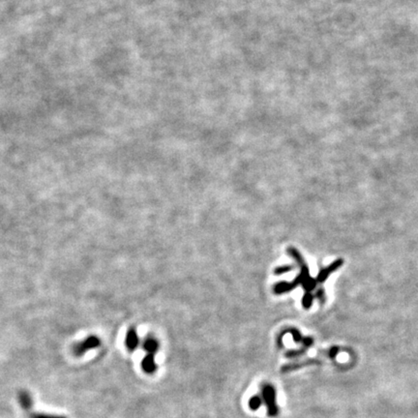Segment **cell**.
I'll return each instance as SVG.
<instances>
[{
  "label": "cell",
  "mask_w": 418,
  "mask_h": 418,
  "mask_svg": "<svg viewBox=\"0 0 418 418\" xmlns=\"http://www.w3.org/2000/svg\"><path fill=\"white\" fill-rule=\"evenodd\" d=\"M262 399L267 408V414L269 417H277L279 407L276 403V391L271 384H264L262 388Z\"/></svg>",
  "instance_id": "cell-1"
},
{
  "label": "cell",
  "mask_w": 418,
  "mask_h": 418,
  "mask_svg": "<svg viewBox=\"0 0 418 418\" xmlns=\"http://www.w3.org/2000/svg\"><path fill=\"white\" fill-rule=\"evenodd\" d=\"M101 342L98 337L89 336L87 339H84L82 342L77 343L73 347V352L76 356H82L87 353L88 351L94 350L100 346Z\"/></svg>",
  "instance_id": "cell-2"
},
{
  "label": "cell",
  "mask_w": 418,
  "mask_h": 418,
  "mask_svg": "<svg viewBox=\"0 0 418 418\" xmlns=\"http://www.w3.org/2000/svg\"><path fill=\"white\" fill-rule=\"evenodd\" d=\"M342 264H343V261L342 260H338V261H336V262H334L333 264H331L327 268H325V269H323L321 272H320V274H319V276L317 277V282L318 283H323V282H325V280L327 279V277L332 273V272H334L337 268H339L340 266H342Z\"/></svg>",
  "instance_id": "cell-3"
},
{
  "label": "cell",
  "mask_w": 418,
  "mask_h": 418,
  "mask_svg": "<svg viewBox=\"0 0 418 418\" xmlns=\"http://www.w3.org/2000/svg\"><path fill=\"white\" fill-rule=\"evenodd\" d=\"M126 347L130 352H134L139 345V338L135 329H130L126 336Z\"/></svg>",
  "instance_id": "cell-4"
},
{
  "label": "cell",
  "mask_w": 418,
  "mask_h": 418,
  "mask_svg": "<svg viewBox=\"0 0 418 418\" xmlns=\"http://www.w3.org/2000/svg\"><path fill=\"white\" fill-rule=\"evenodd\" d=\"M141 367L144 370L145 373L147 374H153L156 371L157 366H156V362L154 359V355L148 353L142 360L141 362Z\"/></svg>",
  "instance_id": "cell-5"
},
{
  "label": "cell",
  "mask_w": 418,
  "mask_h": 418,
  "mask_svg": "<svg viewBox=\"0 0 418 418\" xmlns=\"http://www.w3.org/2000/svg\"><path fill=\"white\" fill-rule=\"evenodd\" d=\"M287 332H289L292 335L293 340L296 343H301L304 346V348H308V347L312 346L313 343H314L312 338H308V337L304 338V337H302V335L300 334V332L298 330H296V329H289V330H287Z\"/></svg>",
  "instance_id": "cell-6"
},
{
  "label": "cell",
  "mask_w": 418,
  "mask_h": 418,
  "mask_svg": "<svg viewBox=\"0 0 418 418\" xmlns=\"http://www.w3.org/2000/svg\"><path fill=\"white\" fill-rule=\"evenodd\" d=\"M143 349L150 354H154L158 349H159V344L155 339L152 338H148L145 340L144 344H143Z\"/></svg>",
  "instance_id": "cell-7"
},
{
  "label": "cell",
  "mask_w": 418,
  "mask_h": 418,
  "mask_svg": "<svg viewBox=\"0 0 418 418\" xmlns=\"http://www.w3.org/2000/svg\"><path fill=\"white\" fill-rule=\"evenodd\" d=\"M317 362H318V361H316V360H312V359H310V360H306V361L301 362V363H296V364H287V365H286V366H284V367L282 368V371H292V370H296V369H299V368L304 367V366H308V365L316 364Z\"/></svg>",
  "instance_id": "cell-8"
},
{
  "label": "cell",
  "mask_w": 418,
  "mask_h": 418,
  "mask_svg": "<svg viewBox=\"0 0 418 418\" xmlns=\"http://www.w3.org/2000/svg\"><path fill=\"white\" fill-rule=\"evenodd\" d=\"M19 400H20V403H21L22 407L24 410H29L32 407V398H31V396H30L29 393H27L25 391L22 392L20 394Z\"/></svg>",
  "instance_id": "cell-9"
},
{
  "label": "cell",
  "mask_w": 418,
  "mask_h": 418,
  "mask_svg": "<svg viewBox=\"0 0 418 418\" xmlns=\"http://www.w3.org/2000/svg\"><path fill=\"white\" fill-rule=\"evenodd\" d=\"M263 405V399L260 396H253L249 401V407L253 411H257Z\"/></svg>",
  "instance_id": "cell-10"
},
{
  "label": "cell",
  "mask_w": 418,
  "mask_h": 418,
  "mask_svg": "<svg viewBox=\"0 0 418 418\" xmlns=\"http://www.w3.org/2000/svg\"><path fill=\"white\" fill-rule=\"evenodd\" d=\"M313 299H314V296L310 292H306L302 298V305L304 306V308L306 309L310 308L313 304Z\"/></svg>",
  "instance_id": "cell-11"
},
{
  "label": "cell",
  "mask_w": 418,
  "mask_h": 418,
  "mask_svg": "<svg viewBox=\"0 0 418 418\" xmlns=\"http://www.w3.org/2000/svg\"><path fill=\"white\" fill-rule=\"evenodd\" d=\"M30 418H67L65 417H61V416H56V415H49V414H33Z\"/></svg>",
  "instance_id": "cell-12"
},
{
  "label": "cell",
  "mask_w": 418,
  "mask_h": 418,
  "mask_svg": "<svg viewBox=\"0 0 418 418\" xmlns=\"http://www.w3.org/2000/svg\"><path fill=\"white\" fill-rule=\"evenodd\" d=\"M291 269H292V267H291V266H282V267H279V268H277V269L275 270V274H283V273H286V272L291 271Z\"/></svg>",
  "instance_id": "cell-13"
},
{
  "label": "cell",
  "mask_w": 418,
  "mask_h": 418,
  "mask_svg": "<svg viewBox=\"0 0 418 418\" xmlns=\"http://www.w3.org/2000/svg\"><path fill=\"white\" fill-rule=\"evenodd\" d=\"M305 352V349L304 350H299V351H292V352H287L286 353V355L288 356V357H296V356H299L300 354H302V353H304Z\"/></svg>",
  "instance_id": "cell-14"
},
{
  "label": "cell",
  "mask_w": 418,
  "mask_h": 418,
  "mask_svg": "<svg viewBox=\"0 0 418 418\" xmlns=\"http://www.w3.org/2000/svg\"><path fill=\"white\" fill-rule=\"evenodd\" d=\"M317 297H318L319 299H321V301H322V302H324L325 298V291H324L323 289L318 290V292H317Z\"/></svg>",
  "instance_id": "cell-15"
},
{
  "label": "cell",
  "mask_w": 418,
  "mask_h": 418,
  "mask_svg": "<svg viewBox=\"0 0 418 418\" xmlns=\"http://www.w3.org/2000/svg\"><path fill=\"white\" fill-rule=\"evenodd\" d=\"M339 352V349L338 348H332L331 350H330V357H335V355H336V353Z\"/></svg>",
  "instance_id": "cell-16"
}]
</instances>
